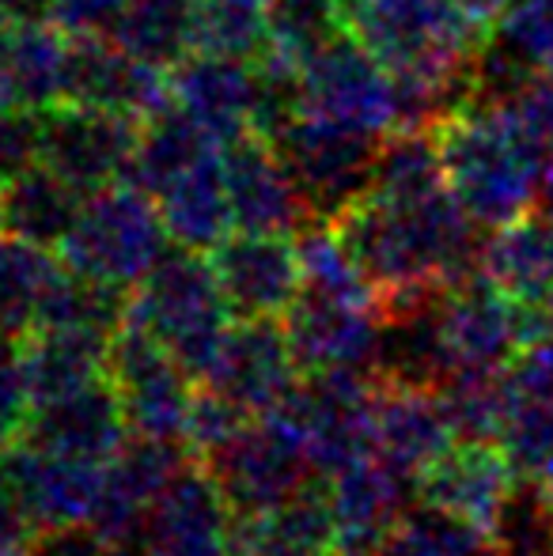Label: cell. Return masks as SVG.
Listing matches in <instances>:
<instances>
[{"mask_svg": "<svg viewBox=\"0 0 553 556\" xmlns=\"http://www.w3.org/2000/svg\"><path fill=\"white\" fill-rule=\"evenodd\" d=\"M345 30L391 76L470 96L489 23L463 0H353Z\"/></svg>", "mask_w": 553, "mask_h": 556, "instance_id": "3957f363", "label": "cell"}, {"mask_svg": "<svg viewBox=\"0 0 553 556\" xmlns=\"http://www.w3.org/2000/svg\"><path fill=\"white\" fill-rule=\"evenodd\" d=\"M0 235H4V231H0Z\"/></svg>", "mask_w": 553, "mask_h": 556, "instance_id": "816d5d0a", "label": "cell"}, {"mask_svg": "<svg viewBox=\"0 0 553 556\" xmlns=\"http://www.w3.org/2000/svg\"><path fill=\"white\" fill-rule=\"evenodd\" d=\"M516 484L508 458L489 440H458L417 477L420 504L451 511L474 527L489 530L504 496Z\"/></svg>", "mask_w": 553, "mask_h": 556, "instance_id": "603a6c76", "label": "cell"}, {"mask_svg": "<svg viewBox=\"0 0 553 556\" xmlns=\"http://www.w3.org/2000/svg\"><path fill=\"white\" fill-rule=\"evenodd\" d=\"M269 140L292 170L315 220H334L349 201L368 190L372 167H376L379 144H384L372 132L349 129V125L315 114H296Z\"/></svg>", "mask_w": 553, "mask_h": 556, "instance_id": "9c48e42d", "label": "cell"}, {"mask_svg": "<svg viewBox=\"0 0 553 556\" xmlns=\"http://www.w3.org/2000/svg\"><path fill=\"white\" fill-rule=\"evenodd\" d=\"M122 556H140V553H122Z\"/></svg>", "mask_w": 553, "mask_h": 556, "instance_id": "f907efd6", "label": "cell"}, {"mask_svg": "<svg viewBox=\"0 0 553 556\" xmlns=\"http://www.w3.org/2000/svg\"><path fill=\"white\" fill-rule=\"evenodd\" d=\"M84 198L88 193H80L73 182L53 175L46 163H38L0 186V231L8 239H23L58 254L65 235L73 231Z\"/></svg>", "mask_w": 553, "mask_h": 556, "instance_id": "83f0119b", "label": "cell"}, {"mask_svg": "<svg viewBox=\"0 0 553 556\" xmlns=\"http://www.w3.org/2000/svg\"><path fill=\"white\" fill-rule=\"evenodd\" d=\"M61 273V257L46 247L0 235V337H27Z\"/></svg>", "mask_w": 553, "mask_h": 556, "instance_id": "4dcf8cb0", "label": "cell"}, {"mask_svg": "<svg viewBox=\"0 0 553 556\" xmlns=\"http://www.w3.org/2000/svg\"><path fill=\"white\" fill-rule=\"evenodd\" d=\"M436 394H440L458 440L497 443L501 420L512 402L508 371H455Z\"/></svg>", "mask_w": 553, "mask_h": 556, "instance_id": "836d02e7", "label": "cell"}, {"mask_svg": "<svg viewBox=\"0 0 553 556\" xmlns=\"http://www.w3.org/2000/svg\"><path fill=\"white\" fill-rule=\"evenodd\" d=\"M489 42L527 73H553V0H508Z\"/></svg>", "mask_w": 553, "mask_h": 556, "instance_id": "8d00e7d4", "label": "cell"}, {"mask_svg": "<svg viewBox=\"0 0 553 556\" xmlns=\"http://www.w3.org/2000/svg\"><path fill=\"white\" fill-rule=\"evenodd\" d=\"M353 0H269V42L280 53L303 58L311 46L345 30Z\"/></svg>", "mask_w": 553, "mask_h": 556, "instance_id": "74e56055", "label": "cell"}, {"mask_svg": "<svg viewBox=\"0 0 553 556\" xmlns=\"http://www.w3.org/2000/svg\"><path fill=\"white\" fill-rule=\"evenodd\" d=\"M38 125H42L46 167L80 193H91L129 178L144 122L99 106L58 103L50 111H38Z\"/></svg>", "mask_w": 553, "mask_h": 556, "instance_id": "8fae6325", "label": "cell"}, {"mask_svg": "<svg viewBox=\"0 0 553 556\" xmlns=\"http://www.w3.org/2000/svg\"><path fill=\"white\" fill-rule=\"evenodd\" d=\"M224 178H228L236 231L296 235L303 224L315 220L292 170L280 160L277 144L269 137L254 132V137H243L224 148Z\"/></svg>", "mask_w": 553, "mask_h": 556, "instance_id": "ffe728a7", "label": "cell"}, {"mask_svg": "<svg viewBox=\"0 0 553 556\" xmlns=\"http://www.w3.org/2000/svg\"><path fill=\"white\" fill-rule=\"evenodd\" d=\"M236 553V511L213 473L190 462L148 511L140 556H231Z\"/></svg>", "mask_w": 553, "mask_h": 556, "instance_id": "ac0fdd59", "label": "cell"}, {"mask_svg": "<svg viewBox=\"0 0 553 556\" xmlns=\"http://www.w3.org/2000/svg\"><path fill=\"white\" fill-rule=\"evenodd\" d=\"M455 443V425L436 390L376 379V454L420 477Z\"/></svg>", "mask_w": 553, "mask_h": 556, "instance_id": "cb8c5ba5", "label": "cell"}, {"mask_svg": "<svg viewBox=\"0 0 553 556\" xmlns=\"http://www.w3.org/2000/svg\"><path fill=\"white\" fill-rule=\"evenodd\" d=\"M73 35L50 20H20L0 35V84L12 106L50 111L65 103Z\"/></svg>", "mask_w": 553, "mask_h": 556, "instance_id": "484cf974", "label": "cell"}, {"mask_svg": "<svg viewBox=\"0 0 553 556\" xmlns=\"http://www.w3.org/2000/svg\"><path fill=\"white\" fill-rule=\"evenodd\" d=\"M432 137L451 198L481 231H497L539 208L546 167L497 99L470 91L436 122Z\"/></svg>", "mask_w": 553, "mask_h": 556, "instance_id": "7a4b0ae2", "label": "cell"}, {"mask_svg": "<svg viewBox=\"0 0 553 556\" xmlns=\"http://www.w3.org/2000/svg\"><path fill=\"white\" fill-rule=\"evenodd\" d=\"M326 484L338 519V556H379L391 530L420 504L417 477L384 454L353 462Z\"/></svg>", "mask_w": 553, "mask_h": 556, "instance_id": "e0dca14e", "label": "cell"}, {"mask_svg": "<svg viewBox=\"0 0 553 556\" xmlns=\"http://www.w3.org/2000/svg\"><path fill=\"white\" fill-rule=\"evenodd\" d=\"M300 375L280 318H236L201 387L228 397L247 417H266L285 402Z\"/></svg>", "mask_w": 553, "mask_h": 556, "instance_id": "2e32d148", "label": "cell"}, {"mask_svg": "<svg viewBox=\"0 0 553 556\" xmlns=\"http://www.w3.org/2000/svg\"><path fill=\"white\" fill-rule=\"evenodd\" d=\"M303 375L315 371H364L376 375L379 341H384V311L379 303L338 300V295L307 292L280 318Z\"/></svg>", "mask_w": 553, "mask_h": 556, "instance_id": "7c38bea8", "label": "cell"}, {"mask_svg": "<svg viewBox=\"0 0 553 556\" xmlns=\"http://www.w3.org/2000/svg\"><path fill=\"white\" fill-rule=\"evenodd\" d=\"M379 303L432 292L478 273L481 227L458 208L451 190L417 201H387L364 190L330 220Z\"/></svg>", "mask_w": 553, "mask_h": 556, "instance_id": "6da1fadb", "label": "cell"}, {"mask_svg": "<svg viewBox=\"0 0 553 556\" xmlns=\"http://www.w3.org/2000/svg\"><path fill=\"white\" fill-rule=\"evenodd\" d=\"M300 114L387 140L399 132V88L349 30H338L300 58Z\"/></svg>", "mask_w": 553, "mask_h": 556, "instance_id": "52a82bcc", "label": "cell"}, {"mask_svg": "<svg viewBox=\"0 0 553 556\" xmlns=\"http://www.w3.org/2000/svg\"><path fill=\"white\" fill-rule=\"evenodd\" d=\"M126 315L152 337H160L171 356L183 364V371L198 382L216 364L224 337L236 323L209 254L186 247L163 254L160 265L129 292Z\"/></svg>", "mask_w": 553, "mask_h": 556, "instance_id": "277c9868", "label": "cell"}, {"mask_svg": "<svg viewBox=\"0 0 553 556\" xmlns=\"http://www.w3.org/2000/svg\"><path fill=\"white\" fill-rule=\"evenodd\" d=\"M486 545L489 534L481 527L432 504H417L391 530L379 556H478Z\"/></svg>", "mask_w": 553, "mask_h": 556, "instance_id": "e575fe53", "label": "cell"}, {"mask_svg": "<svg viewBox=\"0 0 553 556\" xmlns=\"http://www.w3.org/2000/svg\"><path fill=\"white\" fill-rule=\"evenodd\" d=\"M111 38L144 65L171 73L193 50H201L198 4L193 0H126V12Z\"/></svg>", "mask_w": 553, "mask_h": 556, "instance_id": "f546056e", "label": "cell"}, {"mask_svg": "<svg viewBox=\"0 0 553 556\" xmlns=\"http://www.w3.org/2000/svg\"><path fill=\"white\" fill-rule=\"evenodd\" d=\"M8 489L20 504L30 534L42 527L91 522L106 489V462L73 458V454L42 451L30 443H12L0 451Z\"/></svg>", "mask_w": 553, "mask_h": 556, "instance_id": "4fadbf2b", "label": "cell"}, {"mask_svg": "<svg viewBox=\"0 0 553 556\" xmlns=\"http://www.w3.org/2000/svg\"><path fill=\"white\" fill-rule=\"evenodd\" d=\"M129 440L126 413L111 379H99L65 397L35 405L27 432L15 443L42 446V451L73 454V458L111 462L118 446Z\"/></svg>", "mask_w": 553, "mask_h": 556, "instance_id": "7402d4cb", "label": "cell"}, {"mask_svg": "<svg viewBox=\"0 0 553 556\" xmlns=\"http://www.w3.org/2000/svg\"><path fill=\"white\" fill-rule=\"evenodd\" d=\"M35 413V390L27 379L20 337H0V451L27 432Z\"/></svg>", "mask_w": 553, "mask_h": 556, "instance_id": "f35d334b", "label": "cell"}, {"mask_svg": "<svg viewBox=\"0 0 553 556\" xmlns=\"http://www.w3.org/2000/svg\"><path fill=\"white\" fill-rule=\"evenodd\" d=\"M42 163V125L38 111L8 106L0 111V186L12 182L15 175Z\"/></svg>", "mask_w": 553, "mask_h": 556, "instance_id": "60d3db41", "label": "cell"}, {"mask_svg": "<svg viewBox=\"0 0 553 556\" xmlns=\"http://www.w3.org/2000/svg\"><path fill=\"white\" fill-rule=\"evenodd\" d=\"M106 379L118 390L129 432L186 443L198 379H190L167 344L129 315L106 344Z\"/></svg>", "mask_w": 553, "mask_h": 556, "instance_id": "ba28073f", "label": "cell"}, {"mask_svg": "<svg viewBox=\"0 0 553 556\" xmlns=\"http://www.w3.org/2000/svg\"><path fill=\"white\" fill-rule=\"evenodd\" d=\"M239 556H338V519L323 477L251 519H236Z\"/></svg>", "mask_w": 553, "mask_h": 556, "instance_id": "d4e9b609", "label": "cell"}, {"mask_svg": "<svg viewBox=\"0 0 553 556\" xmlns=\"http://www.w3.org/2000/svg\"><path fill=\"white\" fill-rule=\"evenodd\" d=\"M148 193L160 205V216L175 247L209 254L236 231L228 178H224V148H209V152L178 163Z\"/></svg>", "mask_w": 553, "mask_h": 556, "instance_id": "44dd1931", "label": "cell"}, {"mask_svg": "<svg viewBox=\"0 0 553 556\" xmlns=\"http://www.w3.org/2000/svg\"><path fill=\"white\" fill-rule=\"evenodd\" d=\"M198 462L213 473L216 489L224 492L236 519L269 511L307 481H315V469H311L303 446L274 417H254L221 451Z\"/></svg>", "mask_w": 553, "mask_h": 556, "instance_id": "30bf717a", "label": "cell"}, {"mask_svg": "<svg viewBox=\"0 0 553 556\" xmlns=\"http://www.w3.org/2000/svg\"><path fill=\"white\" fill-rule=\"evenodd\" d=\"M209 262L236 318H285L303 292L300 250L288 235L231 231Z\"/></svg>", "mask_w": 553, "mask_h": 556, "instance_id": "5bb4252c", "label": "cell"}, {"mask_svg": "<svg viewBox=\"0 0 553 556\" xmlns=\"http://www.w3.org/2000/svg\"><path fill=\"white\" fill-rule=\"evenodd\" d=\"M122 12H126V0H50L46 4V20L73 38L111 35Z\"/></svg>", "mask_w": 553, "mask_h": 556, "instance_id": "b9f144b4", "label": "cell"}, {"mask_svg": "<svg viewBox=\"0 0 553 556\" xmlns=\"http://www.w3.org/2000/svg\"><path fill=\"white\" fill-rule=\"evenodd\" d=\"M0 556H27V545H0Z\"/></svg>", "mask_w": 553, "mask_h": 556, "instance_id": "c3c4849f", "label": "cell"}, {"mask_svg": "<svg viewBox=\"0 0 553 556\" xmlns=\"http://www.w3.org/2000/svg\"><path fill=\"white\" fill-rule=\"evenodd\" d=\"M30 522L23 519L20 504H15L12 489H8L4 462H0V545H27Z\"/></svg>", "mask_w": 553, "mask_h": 556, "instance_id": "f6af8a7d", "label": "cell"}, {"mask_svg": "<svg viewBox=\"0 0 553 556\" xmlns=\"http://www.w3.org/2000/svg\"><path fill=\"white\" fill-rule=\"evenodd\" d=\"M478 556H501V553H497V549H493V545H486V549H481Z\"/></svg>", "mask_w": 553, "mask_h": 556, "instance_id": "681fc988", "label": "cell"}, {"mask_svg": "<svg viewBox=\"0 0 553 556\" xmlns=\"http://www.w3.org/2000/svg\"><path fill=\"white\" fill-rule=\"evenodd\" d=\"M167 242L171 235L155 198L126 178L84 198L73 231L58 247V257L80 277L134 292L167 254Z\"/></svg>", "mask_w": 553, "mask_h": 556, "instance_id": "5b68a950", "label": "cell"}, {"mask_svg": "<svg viewBox=\"0 0 553 556\" xmlns=\"http://www.w3.org/2000/svg\"><path fill=\"white\" fill-rule=\"evenodd\" d=\"M486 534L501 556H553V489L516 477Z\"/></svg>", "mask_w": 553, "mask_h": 556, "instance_id": "d6a6232c", "label": "cell"}, {"mask_svg": "<svg viewBox=\"0 0 553 556\" xmlns=\"http://www.w3.org/2000/svg\"><path fill=\"white\" fill-rule=\"evenodd\" d=\"M478 273L527 307H553V220L535 208L489 231Z\"/></svg>", "mask_w": 553, "mask_h": 556, "instance_id": "4316f807", "label": "cell"}, {"mask_svg": "<svg viewBox=\"0 0 553 556\" xmlns=\"http://www.w3.org/2000/svg\"><path fill=\"white\" fill-rule=\"evenodd\" d=\"M508 379H512V387L524 390V394L553 402V330L535 337L531 344H524V352L512 359Z\"/></svg>", "mask_w": 553, "mask_h": 556, "instance_id": "ee69618b", "label": "cell"}, {"mask_svg": "<svg viewBox=\"0 0 553 556\" xmlns=\"http://www.w3.org/2000/svg\"><path fill=\"white\" fill-rule=\"evenodd\" d=\"M50 0H0V35L20 20H46Z\"/></svg>", "mask_w": 553, "mask_h": 556, "instance_id": "bcb514c9", "label": "cell"}, {"mask_svg": "<svg viewBox=\"0 0 553 556\" xmlns=\"http://www.w3.org/2000/svg\"><path fill=\"white\" fill-rule=\"evenodd\" d=\"M201 50L259 58L269 42V0H193Z\"/></svg>", "mask_w": 553, "mask_h": 556, "instance_id": "d590c367", "label": "cell"}, {"mask_svg": "<svg viewBox=\"0 0 553 556\" xmlns=\"http://www.w3.org/2000/svg\"><path fill=\"white\" fill-rule=\"evenodd\" d=\"M266 417L280 420L303 446L315 477L330 481L353 462L376 454V375L315 371L300 375L285 402Z\"/></svg>", "mask_w": 553, "mask_h": 556, "instance_id": "8992f818", "label": "cell"}, {"mask_svg": "<svg viewBox=\"0 0 553 556\" xmlns=\"http://www.w3.org/2000/svg\"><path fill=\"white\" fill-rule=\"evenodd\" d=\"M27 556H122L99 534L96 522H65L42 527L27 538Z\"/></svg>", "mask_w": 553, "mask_h": 556, "instance_id": "7bdbcfd3", "label": "cell"}, {"mask_svg": "<svg viewBox=\"0 0 553 556\" xmlns=\"http://www.w3.org/2000/svg\"><path fill=\"white\" fill-rule=\"evenodd\" d=\"M497 446L504 451L519 481H539L553 489V402L512 387Z\"/></svg>", "mask_w": 553, "mask_h": 556, "instance_id": "1f68e13d", "label": "cell"}, {"mask_svg": "<svg viewBox=\"0 0 553 556\" xmlns=\"http://www.w3.org/2000/svg\"><path fill=\"white\" fill-rule=\"evenodd\" d=\"M251 420L254 417H247L239 405H231L228 397H221L216 390L198 382V397H193L190 420H186V446H190L193 458H209V454L221 451Z\"/></svg>", "mask_w": 553, "mask_h": 556, "instance_id": "ab89813d", "label": "cell"}, {"mask_svg": "<svg viewBox=\"0 0 553 556\" xmlns=\"http://www.w3.org/2000/svg\"><path fill=\"white\" fill-rule=\"evenodd\" d=\"M65 103L118 111L137 117V122H148L171 103V84L167 73L122 50L111 35L73 38Z\"/></svg>", "mask_w": 553, "mask_h": 556, "instance_id": "d6986e66", "label": "cell"}, {"mask_svg": "<svg viewBox=\"0 0 553 556\" xmlns=\"http://www.w3.org/2000/svg\"><path fill=\"white\" fill-rule=\"evenodd\" d=\"M20 341L23 359H27L30 390H35V405L106 379V344H111V337L42 326V330H30Z\"/></svg>", "mask_w": 553, "mask_h": 556, "instance_id": "f1b7e54d", "label": "cell"}, {"mask_svg": "<svg viewBox=\"0 0 553 556\" xmlns=\"http://www.w3.org/2000/svg\"><path fill=\"white\" fill-rule=\"evenodd\" d=\"M171 106H178L190 122L213 132L224 148L259 132L262 80L251 58L193 50L178 68L167 73Z\"/></svg>", "mask_w": 553, "mask_h": 556, "instance_id": "9a60e30c", "label": "cell"}, {"mask_svg": "<svg viewBox=\"0 0 553 556\" xmlns=\"http://www.w3.org/2000/svg\"><path fill=\"white\" fill-rule=\"evenodd\" d=\"M466 8H470L474 15H481L486 23H497V15L508 8V0H463Z\"/></svg>", "mask_w": 553, "mask_h": 556, "instance_id": "7dc6e473", "label": "cell"}]
</instances>
